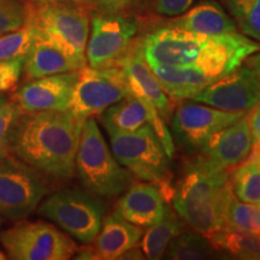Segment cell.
<instances>
[{"label":"cell","mask_w":260,"mask_h":260,"mask_svg":"<svg viewBox=\"0 0 260 260\" xmlns=\"http://www.w3.org/2000/svg\"><path fill=\"white\" fill-rule=\"evenodd\" d=\"M138 30V22L128 16L104 12L94 15L86 47L88 67L115 65L132 47Z\"/></svg>","instance_id":"8fae6325"},{"label":"cell","mask_w":260,"mask_h":260,"mask_svg":"<svg viewBox=\"0 0 260 260\" xmlns=\"http://www.w3.org/2000/svg\"><path fill=\"white\" fill-rule=\"evenodd\" d=\"M22 113L14 100L0 95V158L10 154V133Z\"/></svg>","instance_id":"4dcf8cb0"},{"label":"cell","mask_w":260,"mask_h":260,"mask_svg":"<svg viewBox=\"0 0 260 260\" xmlns=\"http://www.w3.org/2000/svg\"><path fill=\"white\" fill-rule=\"evenodd\" d=\"M245 63L247 67L251 69L253 73H254L256 76H258V79L260 80V51L255 52V53H253L252 56H249L247 59L245 60Z\"/></svg>","instance_id":"74e56055"},{"label":"cell","mask_w":260,"mask_h":260,"mask_svg":"<svg viewBox=\"0 0 260 260\" xmlns=\"http://www.w3.org/2000/svg\"><path fill=\"white\" fill-rule=\"evenodd\" d=\"M105 212V204L98 195L77 188L58 190L38 206L40 216L84 245L94 242Z\"/></svg>","instance_id":"52a82bcc"},{"label":"cell","mask_w":260,"mask_h":260,"mask_svg":"<svg viewBox=\"0 0 260 260\" xmlns=\"http://www.w3.org/2000/svg\"><path fill=\"white\" fill-rule=\"evenodd\" d=\"M129 95L124 75L118 65L83 67L79 70L69 111L86 119L100 116L107 107Z\"/></svg>","instance_id":"30bf717a"},{"label":"cell","mask_w":260,"mask_h":260,"mask_svg":"<svg viewBox=\"0 0 260 260\" xmlns=\"http://www.w3.org/2000/svg\"><path fill=\"white\" fill-rule=\"evenodd\" d=\"M106 132L117 161L139 180L157 184L164 197L171 199L174 188L170 184V158L151 125L130 133Z\"/></svg>","instance_id":"5b68a950"},{"label":"cell","mask_w":260,"mask_h":260,"mask_svg":"<svg viewBox=\"0 0 260 260\" xmlns=\"http://www.w3.org/2000/svg\"><path fill=\"white\" fill-rule=\"evenodd\" d=\"M249 157H252L253 159H255L256 162L259 164L260 167V149H252L251 154H249Z\"/></svg>","instance_id":"ab89813d"},{"label":"cell","mask_w":260,"mask_h":260,"mask_svg":"<svg viewBox=\"0 0 260 260\" xmlns=\"http://www.w3.org/2000/svg\"><path fill=\"white\" fill-rule=\"evenodd\" d=\"M34 39V30L28 22L17 30L0 35V61L24 59Z\"/></svg>","instance_id":"f1b7e54d"},{"label":"cell","mask_w":260,"mask_h":260,"mask_svg":"<svg viewBox=\"0 0 260 260\" xmlns=\"http://www.w3.org/2000/svg\"><path fill=\"white\" fill-rule=\"evenodd\" d=\"M184 230L181 218L169 210L160 222L148 226L141 239V249L145 256L151 260L164 258L169 243Z\"/></svg>","instance_id":"603a6c76"},{"label":"cell","mask_w":260,"mask_h":260,"mask_svg":"<svg viewBox=\"0 0 260 260\" xmlns=\"http://www.w3.org/2000/svg\"><path fill=\"white\" fill-rule=\"evenodd\" d=\"M75 258L76 259H88V260H94V259H102L100 258L99 253L95 249V247H89L84 246L82 248H77L76 253H75Z\"/></svg>","instance_id":"8d00e7d4"},{"label":"cell","mask_w":260,"mask_h":260,"mask_svg":"<svg viewBox=\"0 0 260 260\" xmlns=\"http://www.w3.org/2000/svg\"><path fill=\"white\" fill-rule=\"evenodd\" d=\"M118 259H129V260L139 259V260H142V259H146V256L144 254V252H142V249H139L138 246H135V247H133V248H130L126 252L123 253V254L119 256Z\"/></svg>","instance_id":"f35d334b"},{"label":"cell","mask_w":260,"mask_h":260,"mask_svg":"<svg viewBox=\"0 0 260 260\" xmlns=\"http://www.w3.org/2000/svg\"><path fill=\"white\" fill-rule=\"evenodd\" d=\"M0 226H2V214H0Z\"/></svg>","instance_id":"b9f144b4"},{"label":"cell","mask_w":260,"mask_h":260,"mask_svg":"<svg viewBox=\"0 0 260 260\" xmlns=\"http://www.w3.org/2000/svg\"><path fill=\"white\" fill-rule=\"evenodd\" d=\"M247 112H228L200 103H182L172 112L171 135L182 147L203 152L211 136L245 117Z\"/></svg>","instance_id":"7c38bea8"},{"label":"cell","mask_w":260,"mask_h":260,"mask_svg":"<svg viewBox=\"0 0 260 260\" xmlns=\"http://www.w3.org/2000/svg\"><path fill=\"white\" fill-rule=\"evenodd\" d=\"M79 70L27 81L11 99L22 112L68 111Z\"/></svg>","instance_id":"5bb4252c"},{"label":"cell","mask_w":260,"mask_h":260,"mask_svg":"<svg viewBox=\"0 0 260 260\" xmlns=\"http://www.w3.org/2000/svg\"><path fill=\"white\" fill-rule=\"evenodd\" d=\"M27 22L39 37L60 48L81 68L86 67L89 14L86 6L28 4Z\"/></svg>","instance_id":"8992f818"},{"label":"cell","mask_w":260,"mask_h":260,"mask_svg":"<svg viewBox=\"0 0 260 260\" xmlns=\"http://www.w3.org/2000/svg\"><path fill=\"white\" fill-rule=\"evenodd\" d=\"M75 170L86 189L99 198L118 197L133 184V175L117 161L94 117L83 122Z\"/></svg>","instance_id":"277c9868"},{"label":"cell","mask_w":260,"mask_h":260,"mask_svg":"<svg viewBox=\"0 0 260 260\" xmlns=\"http://www.w3.org/2000/svg\"><path fill=\"white\" fill-rule=\"evenodd\" d=\"M5 259H8V255H6V253L0 252V260H5Z\"/></svg>","instance_id":"60d3db41"},{"label":"cell","mask_w":260,"mask_h":260,"mask_svg":"<svg viewBox=\"0 0 260 260\" xmlns=\"http://www.w3.org/2000/svg\"><path fill=\"white\" fill-rule=\"evenodd\" d=\"M226 6L242 34L260 42V0H226Z\"/></svg>","instance_id":"4316f807"},{"label":"cell","mask_w":260,"mask_h":260,"mask_svg":"<svg viewBox=\"0 0 260 260\" xmlns=\"http://www.w3.org/2000/svg\"><path fill=\"white\" fill-rule=\"evenodd\" d=\"M30 3L38 4H64V5H77V6H89L94 4V0H29Z\"/></svg>","instance_id":"d590c367"},{"label":"cell","mask_w":260,"mask_h":260,"mask_svg":"<svg viewBox=\"0 0 260 260\" xmlns=\"http://www.w3.org/2000/svg\"><path fill=\"white\" fill-rule=\"evenodd\" d=\"M234 198L228 169L204 154L184 168L171 199L178 216L195 232L211 239L226 228Z\"/></svg>","instance_id":"3957f363"},{"label":"cell","mask_w":260,"mask_h":260,"mask_svg":"<svg viewBox=\"0 0 260 260\" xmlns=\"http://www.w3.org/2000/svg\"><path fill=\"white\" fill-rule=\"evenodd\" d=\"M194 0H154L153 10L155 14L167 17H177L183 15Z\"/></svg>","instance_id":"d6a6232c"},{"label":"cell","mask_w":260,"mask_h":260,"mask_svg":"<svg viewBox=\"0 0 260 260\" xmlns=\"http://www.w3.org/2000/svg\"><path fill=\"white\" fill-rule=\"evenodd\" d=\"M40 174L15 155L0 158V214L21 220L38 209L47 194Z\"/></svg>","instance_id":"9c48e42d"},{"label":"cell","mask_w":260,"mask_h":260,"mask_svg":"<svg viewBox=\"0 0 260 260\" xmlns=\"http://www.w3.org/2000/svg\"><path fill=\"white\" fill-rule=\"evenodd\" d=\"M0 243L12 260H68L77 251L71 237L45 220L16 223L0 233Z\"/></svg>","instance_id":"ba28073f"},{"label":"cell","mask_w":260,"mask_h":260,"mask_svg":"<svg viewBox=\"0 0 260 260\" xmlns=\"http://www.w3.org/2000/svg\"><path fill=\"white\" fill-rule=\"evenodd\" d=\"M151 69L161 84L164 92L174 102L193 99L209 84L214 82L209 75L195 65H155L151 67Z\"/></svg>","instance_id":"ffe728a7"},{"label":"cell","mask_w":260,"mask_h":260,"mask_svg":"<svg viewBox=\"0 0 260 260\" xmlns=\"http://www.w3.org/2000/svg\"><path fill=\"white\" fill-rule=\"evenodd\" d=\"M170 25L207 37L239 31L235 21L216 2H206L184 12Z\"/></svg>","instance_id":"44dd1931"},{"label":"cell","mask_w":260,"mask_h":260,"mask_svg":"<svg viewBox=\"0 0 260 260\" xmlns=\"http://www.w3.org/2000/svg\"><path fill=\"white\" fill-rule=\"evenodd\" d=\"M27 16L28 4L21 0H0V35L23 27Z\"/></svg>","instance_id":"f546056e"},{"label":"cell","mask_w":260,"mask_h":260,"mask_svg":"<svg viewBox=\"0 0 260 260\" xmlns=\"http://www.w3.org/2000/svg\"><path fill=\"white\" fill-rule=\"evenodd\" d=\"M144 233V228L129 222L115 211L104 216L94 247L102 259H118L123 253L139 245Z\"/></svg>","instance_id":"ac0fdd59"},{"label":"cell","mask_w":260,"mask_h":260,"mask_svg":"<svg viewBox=\"0 0 260 260\" xmlns=\"http://www.w3.org/2000/svg\"><path fill=\"white\" fill-rule=\"evenodd\" d=\"M225 229L260 236V203L248 204L234 198L228 211Z\"/></svg>","instance_id":"83f0119b"},{"label":"cell","mask_w":260,"mask_h":260,"mask_svg":"<svg viewBox=\"0 0 260 260\" xmlns=\"http://www.w3.org/2000/svg\"><path fill=\"white\" fill-rule=\"evenodd\" d=\"M157 112L152 106L145 105L132 94L113 104L100 115V122L106 130L118 133L135 132L148 124L151 115Z\"/></svg>","instance_id":"7402d4cb"},{"label":"cell","mask_w":260,"mask_h":260,"mask_svg":"<svg viewBox=\"0 0 260 260\" xmlns=\"http://www.w3.org/2000/svg\"><path fill=\"white\" fill-rule=\"evenodd\" d=\"M219 251L210 239L198 232H182L169 243L164 258L171 260H204L218 258Z\"/></svg>","instance_id":"cb8c5ba5"},{"label":"cell","mask_w":260,"mask_h":260,"mask_svg":"<svg viewBox=\"0 0 260 260\" xmlns=\"http://www.w3.org/2000/svg\"><path fill=\"white\" fill-rule=\"evenodd\" d=\"M24 59L0 61V93L9 92L18 83L23 74Z\"/></svg>","instance_id":"1f68e13d"},{"label":"cell","mask_w":260,"mask_h":260,"mask_svg":"<svg viewBox=\"0 0 260 260\" xmlns=\"http://www.w3.org/2000/svg\"><path fill=\"white\" fill-rule=\"evenodd\" d=\"M115 65H118L123 71L129 94L138 98L145 105L157 110L164 121L171 118L174 112L172 100L164 92L161 84L146 61L139 44L130 47L125 56Z\"/></svg>","instance_id":"9a60e30c"},{"label":"cell","mask_w":260,"mask_h":260,"mask_svg":"<svg viewBox=\"0 0 260 260\" xmlns=\"http://www.w3.org/2000/svg\"><path fill=\"white\" fill-rule=\"evenodd\" d=\"M230 181L236 199L248 204L260 203V167L255 159L248 157L237 165Z\"/></svg>","instance_id":"484cf974"},{"label":"cell","mask_w":260,"mask_h":260,"mask_svg":"<svg viewBox=\"0 0 260 260\" xmlns=\"http://www.w3.org/2000/svg\"><path fill=\"white\" fill-rule=\"evenodd\" d=\"M210 241L220 252L235 258L260 260V236L254 234L223 229L211 237Z\"/></svg>","instance_id":"d4e9b609"},{"label":"cell","mask_w":260,"mask_h":260,"mask_svg":"<svg viewBox=\"0 0 260 260\" xmlns=\"http://www.w3.org/2000/svg\"><path fill=\"white\" fill-rule=\"evenodd\" d=\"M190 100L228 112H249L260 103V80L246 64L241 65Z\"/></svg>","instance_id":"4fadbf2b"},{"label":"cell","mask_w":260,"mask_h":260,"mask_svg":"<svg viewBox=\"0 0 260 260\" xmlns=\"http://www.w3.org/2000/svg\"><path fill=\"white\" fill-rule=\"evenodd\" d=\"M80 69L81 67L73 58L34 32L31 46L23 63L25 80L29 81Z\"/></svg>","instance_id":"d6986e66"},{"label":"cell","mask_w":260,"mask_h":260,"mask_svg":"<svg viewBox=\"0 0 260 260\" xmlns=\"http://www.w3.org/2000/svg\"><path fill=\"white\" fill-rule=\"evenodd\" d=\"M139 45L149 67L195 65L213 81L241 67L260 51V42L239 31L207 37L174 25L152 31Z\"/></svg>","instance_id":"6da1fadb"},{"label":"cell","mask_w":260,"mask_h":260,"mask_svg":"<svg viewBox=\"0 0 260 260\" xmlns=\"http://www.w3.org/2000/svg\"><path fill=\"white\" fill-rule=\"evenodd\" d=\"M170 207L160 188L152 182L132 184L116 204V212L142 228L160 222Z\"/></svg>","instance_id":"2e32d148"},{"label":"cell","mask_w":260,"mask_h":260,"mask_svg":"<svg viewBox=\"0 0 260 260\" xmlns=\"http://www.w3.org/2000/svg\"><path fill=\"white\" fill-rule=\"evenodd\" d=\"M253 138L252 149H260V103L247 113Z\"/></svg>","instance_id":"e575fe53"},{"label":"cell","mask_w":260,"mask_h":260,"mask_svg":"<svg viewBox=\"0 0 260 260\" xmlns=\"http://www.w3.org/2000/svg\"><path fill=\"white\" fill-rule=\"evenodd\" d=\"M84 119L68 111L23 112L10 133V154L44 176L70 180Z\"/></svg>","instance_id":"7a4b0ae2"},{"label":"cell","mask_w":260,"mask_h":260,"mask_svg":"<svg viewBox=\"0 0 260 260\" xmlns=\"http://www.w3.org/2000/svg\"><path fill=\"white\" fill-rule=\"evenodd\" d=\"M252 147L251 126L246 115L211 136L203 153L229 170L245 161L251 154Z\"/></svg>","instance_id":"e0dca14e"},{"label":"cell","mask_w":260,"mask_h":260,"mask_svg":"<svg viewBox=\"0 0 260 260\" xmlns=\"http://www.w3.org/2000/svg\"><path fill=\"white\" fill-rule=\"evenodd\" d=\"M141 2L142 0H94L93 6L104 14H122Z\"/></svg>","instance_id":"836d02e7"}]
</instances>
